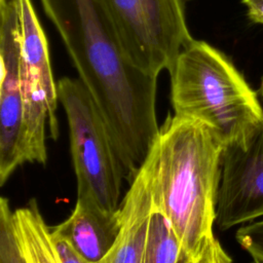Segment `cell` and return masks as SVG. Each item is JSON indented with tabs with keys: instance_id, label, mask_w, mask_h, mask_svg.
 <instances>
[{
	"instance_id": "52a82bcc",
	"label": "cell",
	"mask_w": 263,
	"mask_h": 263,
	"mask_svg": "<svg viewBox=\"0 0 263 263\" xmlns=\"http://www.w3.org/2000/svg\"><path fill=\"white\" fill-rule=\"evenodd\" d=\"M263 217V116L224 146L216 223L221 230Z\"/></svg>"
},
{
	"instance_id": "ffe728a7",
	"label": "cell",
	"mask_w": 263,
	"mask_h": 263,
	"mask_svg": "<svg viewBox=\"0 0 263 263\" xmlns=\"http://www.w3.org/2000/svg\"><path fill=\"white\" fill-rule=\"evenodd\" d=\"M3 1H5V0H0V2H3Z\"/></svg>"
},
{
	"instance_id": "9a60e30c",
	"label": "cell",
	"mask_w": 263,
	"mask_h": 263,
	"mask_svg": "<svg viewBox=\"0 0 263 263\" xmlns=\"http://www.w3.org/2000/svg\"><path fill=\"white\" fill-rule=\"evenodd\" d=\"M186 263H232V260L219 240L212 236L202 242L196 254Z\"/></svg>"
},
{
	"instance_id": "e0dca14e",
	"label": "cell",
	"mask_w": 263,
	"mask_h": 263,
	"mask_svg": "<svg viewBox=\"0 0 263 263\" xmlns=\"http://www.w3.org/2000/svg\"><path fill=\"white\" fill-rule=\"evenodd\" d=\"M247 7L248 17L256 24L263 25V0H241Z\"/></svg>"
},
{
	"instance_id": "8992f818",
	"label": "cell",
	"mask_w": 263,
	"mask_h": 263,
	"mask_svg": "<svg viewBox=\"0 0 263 263\" xmlns=\"http://www.w3.org/2000/svg\"><path fill=\"white\" fill-rule=\"evenodd\" d=\"M21 54L20 84L24 107L28 162L45 163L47 159L46 125L49 138H59L55 115L58 86L53 80L48 43L31 0H17Z\"/></svg>"
},
{
	"instance_id": "30bf717a",
	"label": "cell",
	"mask_w": 263,
	"mask_h": 263,
	"mask_svg": "<svg viewBox=\"0 0 263 263\" xmlns=\"http://www.w3.org/2000/svg\"><path fill=\"white\" fill-rule=\"evenodd\" d=\"M121 209L106 212L95 202L77 198L70 217L51 229L66 238L88 262H100L121 229Z\"/></svg>"
},
{
	"instance_id": "4fadbf2b",
	"label": "cell",
	"mask_w": 263,
	"mask_h": 263,
	"mask_svg": "<svg viewBox=\"0 0 263 263\" xmlns=\"http://www.w3.org/2000/svg\"><path fill=\"white\" fill-rule=\"evenodd\" d=\"M0 263H28L16 232L13 212L5 197L0 199Z\"/></svg>"
},
{
	"instance_id": "2e32d148",
	"label": "cell",
	"mask_w": 263,
	"mask_h": 263,
	"mask_svg": "<svg viewBox=\"0 0 263 263\" xmlns=\"http://www.w3.org/2000/svg\"><path fill=\"white\" fill-rule=\"evenodd\" d=\"M49 230L51 243L60 263H88L66 238L54 232L51 228Z\"/></svg>"
},
{
	"instance_id": "d6986e66",
	"label": "cell",
	"mask_w": 263,
	"mask_h": 263,
	"mask_svg": "<svg viewBox=\"0 0 263 263\" xmlns=\"http://www.w3.org/2000/svg\"><path fill=\"white\" fill-rule=\"evenodd\" d=\"M251 263H262V262H260V261H257V260H253Z\"/></svg>"
},
{
	"instance_id": "5bb4252c",
	"label": "cell",
	"mask_w": 263,
	"mask_h": 263,
	"mask_svg": "<svg viewBox=\"0 0 263 263\" xmlns=\"http://www.w3.org/2000/svg\"><path fill=\"white\" fill-rule=\"evenodd\" d=\"M235 238L253 260L263 263V219L239 227L236 230Z\"/></svg>"
},
{
	"instance_id": "6da1fadb",
	"label": "cell",
	"mask_w": 263,
	"mask_h": 263,
	"mask_svg": "<svg viewBox=\"0 0 263 263\" xmlns=\"http://www.w3.org/2000/svg\"><path fill=\"white\" fill-rule=\"evenodd\" d=\"M40 1L107 125L124 179L132 183L159 134L157 77L128 59L103 0Z\"/></svg>"
},
{
	"instance_id": "9c48e42d",
	"label": "cell",
	"mask_w": 263,
	"mask_h": 263,
	"mask_svg": "<svg viewBox=\"0 0 263 263\" xmlns=\"http://www.w3.org/2000/svg\"><path fill=\"white\" fill-rule=\"evenodd\" d=\"M151 179L152 157L149 154L120 204V232L110 251L98 263H142L152 209Z\"/></svg>"
},
{
	"instance_id": "7a4b0ae2",
	"label": "cell",
	"mask_w": 263,
	"mask_h": 263,
	"mask_svg": "<svg viewBox=\"0 0 263 263\" xmlns=\"http://www.w3.org/2000/svg\"><path fill=\"white\" fill-rule=\"evenodd\" d=\"M224 145L206 124L170 115L152 157V202L165 214L188 260L214 236Z\"/></svg>"
},
{
	"instance_id": "3957f363",
	"label": "cell",
	"mask_w": 263,
	"mask_h": 263,
	"mask_svg": "<svg viewBox=\"0 0 263 263\" xmlns=\"http://www.w3.org/2000/svg\"><path fill=\"white\" fill-rule=\"evenodd\" d=\"M168 72L175 115L206 124L224 146L263 116L257 93L241 73L204 41L193 39Z\"/></svg>"
},
{
	"instance_id": "ba28073f",
	"label": "cell",
	"mask_w": 263,
	"mask_h": 263,
	"mask_svg": "<svg viewBox=\"0 0 263 263\" xmlns=\"http://www.w3.org/2000/svg\"><path fill=\"white\" fill-rule=\"evenodd\" d=\"M0 25V185L28 162L20 84L21 28L17 0L1 2Z\"/></svg>"
},
{
	"instance_id": "7c38bea8",
	"label": "cell",
	"mask_w": 263,
	"mask_h": 263,
	"mask_svg": "<svg viewBox=\"0 0 263 263\" xmlns=\"http://www.w3.org/2000/svg\"><path fill=\"white\" fill-rule=\"evenodd\" d=\"M181 241L165 214L152 202L142 263H186Z\"/></svg>"
},
{
	"instance_id": "8fae6325",
	"label": "cell",
	"mask_w": 263,
	"mask_h": 263,
	"mask_svg": "<svg viewBox=\"0 0 263 263\" xmlns=\"http://www.w3.org/2000/svg\"><path fill=\"white\" fill-rule=\"evenodd\" d=\"M16 232L28 263H60L53 250L49 226L35 199L13 212Z\"/></svg>"
},
{
	"instance_id": "5b68a950",
	"label": "cell",
	"mask_w": 263,
	"mask_h": 263,
	"mask_svg": "<svg viewBox=\"0 0 263 263\" xmlns=\"http://www.w3.org/2000/svg\"><path fill=\"white\" fill-rule=\"evenodd\" d=\"M132 63L158 77L193 40L185 0H103Z\"/></svg>"
},
{
	"instance_id": "277c9868",
	"label": "cell",
	"mask_w": 263,
	"mask_h": 263,
	"mask_svg": "<svg viewBox=\"0 0 263 263\" xmlns=\"http://www.w3.org/2000/svg\"><path fill=\"white\" fill-rule=\"evenodd\" d=\"M57 86L69 124L77 198L115 212L120 206L124 172L107 125L79 78L64 77Z\"/></svg>"
},
{
	"instance_id": "ac0fdd59",
	"label": "cell",
	"mask_w": 263,
	"mask_h": 263,
	"mask_svg": "<svg viewBox=\"0 0 263 263\" xmlns=\"http://www.w3.org/2000/svg\"><path fill=\"white\" fill-rule=\"evenodd\" d=\"M259 93L263 98V77L261 79V84H260V87H259Z\"/></svg>"
}]
</instances>
